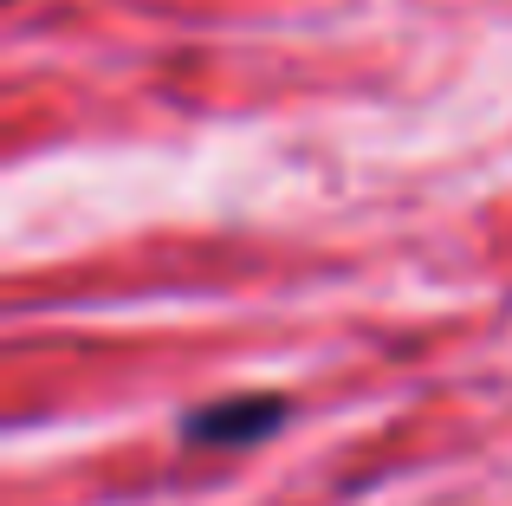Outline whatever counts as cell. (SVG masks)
Masks as SVG:
<instances>
[{
  "mask_svg": "<svg viewBox=\"0 0 512 506\" xmlns=\"http://www.w3.org/2000/svg\"><path fill=\"white\" fill-rule=\"evenodd\" d=\"M286 416L279 403H227V409H208V416H195L188 422V435H195L201 448H240V442H253L260 429H273V422Z\"/></svg>",
  "mask_w": 512,
  "mask_h": 506,
  "instance_id": "obj_1",
  "label": "cell"
}]
</instances>
